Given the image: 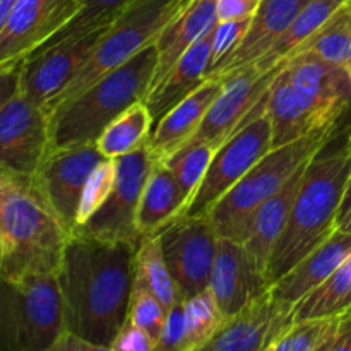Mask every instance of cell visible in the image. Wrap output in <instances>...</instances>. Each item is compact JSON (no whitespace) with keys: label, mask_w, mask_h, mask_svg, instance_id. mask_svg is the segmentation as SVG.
Masks as SVG:
<instances>
[{"label":"cell","mask_w":351,"mask_h":351,"mask_svg":"<svg viewBox=\"0 0 351 351\" xmlns=\"http://www.w3.org/2000/svg\"><path fill=\"white\" fill-rule=\"evenodd\" d=\"M153 130V117L146 103L139 101L117 117L96 141V146L108 160L134 153L147 144Z\"/></svg>","instance_id":"cell-30"},{"label":"cell","mask_w":351,"mask_h":351,"mask_svg":"<svg viewBox=\"0 0 351 351\" xmlns=\"http://www.w3.org/2000/svg\"><path fill=\"white\" fill-rule=\"evenodd\" d=\"M250 21H226V23H216V26L213 27V55H211V69L215 65H218L219 62H223L225 58H228L233 51L237 50V47L240 45V41L245 36L247 29L250 26ZM209 69V71H211Z\"/></svg>","instance_id":"cell-38"},{"label":"cell","mask_w":351,"mask_h":351,"mask_svg":"<svg viewBox=\"0 0 351 351\" xmlns=\"http://www.w3.org/2000/svg\"><path fill=\"white\" fill-rule=\"evenodd\" d=\"M184 312L185 329H187V336L192 350L202 345L218 329V326L225 319L221 312H219L209 288L202 291V293L195 295V297L184 300Z\"/></svg>","instance_id":"cell-33"},{"label":"cell","mask_w":351,"mask_h":351,"mask_svg":"<svg viewBox=\"0 0 351 351\" xmlns=\"http://www.w3.org/2000/svg\"><path fill=\"white\" fill-rule=\"evenodd\" d=\"M19 67L0 69V110L19 93Z\"/></svg>","instance_id":"cell-42"},{"label":"cell","mask_w":351,"mask_h":351,"mask_svg":"<svg viewBox=\"0 0 351 351\" xmlns=\"http://www.w3.org/2000/svg\"><path fill=\"white\" fill-rule=\"evenodd\" d=\"M139 242H105L71 235L58 271L65 329L112 346L127 321Z\"/></svg>","instance_id":"cell-1"},{"label":"cell","mask_w":351,"mask_h":351,"mask_svg":"<svg viewBox=\"0 0 351 351\" xmlns=\"http://www.w3.org/2000/svg\"><path fill=\"white\" fill-rule=\"evenodd\" d=\"M329 351H351V315H341Z\"/></svg>","instance_id":"cell-43"},{"label":"cell","mask_w":351,"mask_h":351,"mask_svg":"<svg viewBox=\"0 0 351 351\" xmlns=\"http://www.w3.org/2000/svg\"><path fill=\"white\" fill-rule=\"evenodd\" d=\"M115 185V160H105L93 170L82 191L77 211V226L88 221L108 199ZM75 226V228H77Z\"/></svg>","instance_id":"cell-36"},{"label":"cell","mask_w":351,"mask_h":351,"mask_svg":"<svg viewBox=\"0 0 351 351\" xmlns=\"http://www.w3.org/2000/svg\"><path fill=\"white\" fill-rule=\"evenodd\" d=\"M308 163L298 168L276 194H273L266 202H263V206L257 209L252 223H250L249 235H247L243 245H245L247 252L250 254L254 263L257 264V267L266 276L271 254H273L274 247H276L278 240H280L281 233L287 226Z\"/></svg>","instance_id":"cell-23"},{"label":"cell","mask_w":351,"mask_h":351,"mask_svg":"<svg viewBox=\"0 0 351 351\" xmlns=\"http://www.w3.org/2000/svg\"><path fill=\"white\" fill-rule=\"evenodd\" d=\"M351 208V175H350V180H348V185H346V191H345V195H343V202H341V208H339V215H338V221L343 218V216L348 213V209ZM338 221H336V225H338Z\"/></svg>","instance_id":"cell-46"},{"label":"cell","mask_w":351,"mask_h":351,"mask_svg":"<svg viewBox=\"0 0 351 351\" xmlns=\"http://www.w3.org/2000/svg\"><path fill=\"white\" fill-rule=\"evenodd\" d=\"M311 51L326 62L348 67L351 62V7L350 2L343 5L317 33L312 34L304 45L297 48L290 57ZM288 57V58H290Z\"/></svg>","instance_id":"cell-31"},{"label":"cell","mask_w":351,"mask_h":351,"mask_svg":"<svg viewBox=\"0 0 351 351\" xmlns=\"http://www.w3.org/2000/svg\"><path fill=\"white\" fill-rule=\"evenodd\" d=\"M341 317L293 322L274 341L273 351H314L336 332Z\"/></svg>","instance_id":"cell-34"},{"label":"cell","mask_w":351,"mask_h":351,"mask_svg":"<svg viewBox=\"0 0 351 351\" xmlns=\"http://www.w3.org/2000/svg\"><path fill=\"white\" fill-rule=\"evenodd\" d=\"M134 287L144 288L154 295L168 312L175 304L182 302L177 285L165 263L158 235L143 237L139 242L134 263Z\"/></svg>","instance_id":"cell-29"},{"label":"cell","mask_w":351,"mask_h":351,"mask_svg":"<svg viewBox=\"0 0 351 351\" xmlns=\"http://www.w3.org/2000/svg\"><path fill=\"white\" fill-rule=\"evenodd\" d=\"M341 132L343 129L326 130L302 137L274 147L257 161L209 211L208 218L219 239L245 242L254 215L263 202L276 194L298 168L314 160Z\"/></svg>","instance_id":"cell-5"},{"label":"cell","mask_w":351,"mask_h":351,"mask_svg":"<svg viewBox=\"0 0 351 351\" xmlns=\"http://www.w3.org/2000/svg\"><path fill=\"white\" fill-rule=\"evenodd\" d=\"M81 9V0H17L0 34V69H14L60 33Z\"/></svg>","instance_id":"cell-15"},{"label":"cell","mask_w":351,"mask_h":351,"mask_svg":"<svg viewBox=\"0 0 351 351\" xmlns=\"http://www.w3.org/2000/svg\"><path fill=\"white\" fill-rule=\"evenodd\" d=\"M16 3L17 0H0V34H2L3 27L9 23V17L12 14Z\"/></svg>","instance_id":"cell-44"},{"label":"cell","mask_w":351,"mask_h":351,"mask_svg":"<svg viewBox=\"0 0 351 351\" xmlns=\"http://www.w3.org/2000/svg\"><path fill=\"white\" fill-rule=\"evenodd\" d=\"M221 89V79L208 77L192 95L182 99L160 122L154 123L147 141L154 161H167L195 136Z\"/></svg>","instance_id":"cell-20"},{"label":"cell","mask_w":351,"mask_h":351,"mask_svg":"<svg viewBox=\"0 0 351 351\" xmlns=\"http://www.w3.org/2000/svg\"><path fill=\"white\" fill-rule=\"evenodd\" d=\"M158 237L182 300L208 290L219 240L211 219L208 216L177 218Z\"/></svg>","instance_id":"cell-12"},{"label":"cell","mask_w":351,"mask_h":351,"mask_svg":"<svg viewBox=\"0 0 351 351\" xmlns=\"http://www.w3.org/2000/svg\"><path fill=\"white\" fill-rule=\"evenodd\" d=\"M307 2L308 0H263L237 50L215 65L208 72V77H225L259 60L288 29Z\"/></svg>","instance_id":"cell-19"},{"label":"cell","mask_w":351,"mask_h":351,"mask_svg":"<svg viewBox=\"0 0 351 351\" xmlns=\"http://www.w3.org/2000/svg\"><path fill=\"white\" fill-rule=\"evenodd\" d=\"M2 257H3V242H2V237H0V263H2Z\"/></svg>","instance_id":"cell-49"},{"label":"cell","mask_w":351,"mask_h":351,"mask_svg":"<svg viewBox=\"0 0 351 351\" xmlns=\"http://www.w3.org/2000/svg\"><path fill=\"white\" fill-rule=\"evenodd\" d=\"M50 151V115L17 93L0 110V167L34 177Z\"/></svg>","instance_id":"cell-13"},{"label":"cell","mask_w":351,"mask_h":351,"mask_svg":"<svg viewBox=\"0 0 351 351\" xmlns=\"http://www.w3.org/2000/svg\"><path fill=\"white\" fill-rule=\"evenodd\" d=\"M266 113L273 130V149L295 143L302 137L319 134L307 110L298 101L290 81L285 75L283 67L280 69L266 93Z\"/></svg>","instance_id":"cell-26"},{"label":"cell","mask_w":351,"mask_h":351,"mask_svg":"<svg viewBox=\"0 0 351 351\" xmlns=\"http://www.w3.org/2000/svg\"><path fill=\"white\" fill-rule=\"evenodd\" d=\"M154 160L147 144L134 153L115 158V185L105 204L72 235L105 242H141L137 230V209Z\"/></svg>","instance_id":"cell-10"},{"label":"cell","mask_w":351,"mask_h":351,"mask_svg":"<svg viewBox=\"0 0 351 351\" xmlns=\"http://www.w3.org/2000/svg\"><path fill=\"white\" fill-rule=\"evenodd\" d=\"M189 2L191 0H134L103 33L93 53L62 95L55 99L50 112L57 105L84 91L101 75L136 57L141 50L156 43L165 27L187 7Z\"/></svg>","instance_id":"cell-7"},{"label":"cell","mask_w":351,"mask_h":351,"mask_svg":"<svg viewBox=\"0 0 351 351\" xmlns=\"http://www.w3.org/2000/svg\"><path fill=\"white\" fill-rule=\"evenodd\" d=\"M336 228L345 230V232H350L351 233V208L348 209V213H346V215L343 216L341 219H339L338 225H336Z\"/></svg>","instance_id":"cell-47"},{"label":"cell","mask_w":351,"mask_h":351,"mask_svg":"<svg viewBox=\"0 0 351 351\" xmlns=\"http://www.w3.org/2000/svg\"><path fill=\"white\" fill-rule=\"evenodd\" d=\"M350 7H351V0H350Z\"/></svg>","instance_id":"cell-53"},{"label":"cell","mask_w":351,"mask_h":351,"mask_svg":"<svg viewBox=\"0 0 351 351\" xmlns=\"http://www.w3.org/2000/svg\"><path fill=\"white\" fill-rule=\"evenodd\" d=\"M108 26L93 31L58 33L19 65V93L50 112L79 69L84 65Z\"/></svg>","instance_id":"cell-9"},{"label":"cell","mask_w":351,"mask_h":351,"mask_svg":"<svg viewBox=\"0 0 351 351\" xmlns=\"http://www.w3.org/2000/svg\"><path fill=\"white\" fill-rule=\"evenodd\" d=\"M216 26V24H215ZM213 29H209L194 47L189 48L180 60L149 89L144 98L154 123L160 122L173 106L195 91L208 77L213 55Z\"/></svg>","instance_id":"cell-22"},{"label":"cell","mask_w":351,"mask_h":351,"mask_svg":"<svg viewBox=\"0 0 351 351\" xmlns=\"http://www.w3.org/2000/svg\"><path fill=\"white\" fill-rule=\"evenodd\" d=\"M177 180L163 161H154L137 209V230L141 237L158 235L173 221L185 206Z\"/></svg>","instance_id":"cell-25"},{"label":"cell","mask_w":351,"mask_h":351,"mask_svg":"<svg viewBox=\"0 0 351 351\" xmlns=\"http://www.w3.org/2000/svg\"><path fill=\"white\" fill-rule=\"evenodd\" d=\"M65 331L55 274L7 280L0 274V351H45Z\"/></svg>","instance_id":"cell-6"},{"label":"cell","mask_w":351,"mask_h":351,"mask_svg":"<svg viewBox=\"0 0 351 351\" xmlns=\"http://www.w3.org/2000/svg\"><path fill=\"white\" fill-rule=\"evenodd\" d=\"M326 147L308 163L290 218L271 254L267 266L271 287L336 230L351 175V149L346 139L336 149L326 151Z\"/></svg>","instance_id":"cell-2"},{"label":"cell","mask_w":351,"mask_h":351,"mask_svg":"<svg viewBox=\"0 0 351 351\" xmlns=\"http://www.w3.org/2000/svg\"><path fill=\"white\" fill-rule=\"evenodd\" d=\"M218 23L216 0H191L156 40L158 67L153 86ZM151 86V88H153Z\"/></svg>","instance_id":"cell-24"},{"label":"cell","mask_w":351,"mask_h":351,"mask_svg":"<svg viewBox=\"0 0 351 351\" xmlns=\"http://www.w3.org/2000/svg\"><path fill=\"white\" fill-rule=\"evenodd\" d=\"M167 317L168 311L161 305V302L154 295H151L144 288L132 287L129 312H127V322L141 328L158 341L161 335H163Z\"/></svg>","instance_id":"cell-35"},{"label":"cell","mask_w":351,"mask_h":351,"mask_svg":"<svg viewBox=\"0 0 351 351\" xmlns=\"http://www.w3.org/2000/svg\"><path fill=\"white\" fill-rule=\"evenodd\" d=\"M158 67L156 43L101 75L50 112V149L96 144L103 130L127 108L144 101Z\"/></svg>","instance_id":"cell-3"},{"label":"cell","mask_w":351,"mask_h":351,"mask_svg":"<svg viewBox=\"0 0 351 351\" xmlns=\"http://www.w3.org/2000/svg\"><path fill=\"white\" fill-rule=\"evenodd\" d=\"M216 151H218V146L209 143L185 144L173 156L163 161L168 167V170L171 171L175 180H177L178 187H180L182 194H184L187 202L194 195V192L197 191L199 184H201L202 177H204L206 170H208L209 163L213 161Z\"/></svg>","instance_id":"cell-32"},{"label":"cell","mask_w":351,"mask_h":351,"mask_svg":"<svg viewBox=\"0 0 351 351\" xmlns=\"http://www.w3.org/2000/svg\"><path fill=\"white\" fill-rule=\"evenodd\" d=\"M350 0H308L304 9L291 21L288 29L278 38L266 55L254 62V65L264 74L283 65L300 45L317 33Z\"/></svg>","instance_id":"cell-27"},{"label":"cell","mask_w":351,"mask_h":351,"mask_svg":"<svg viewBox=\"0 0 351 351\" xmlns=\"http://www.w3.org/2000/svg\"><path fill=\"white\" fill-rule=\"evenodd\" d=\"M283 72L319 132L343 129L351 112V79L345 67L305 51L288 58Z\"/></svg>","instance_id":"cell-11"},{"label":"cell","mask_w":351,"mask_h":351,"mask_svg":"<svg viewBox=\"0 0 351 351\" xmlns=\"http://www.w3.org/2000/svg\"><path fill=\"white\" fill-rule=\"evenodd\" d=\"M45 351H113L110 346L96 345V343L82 339L81 336L65 329L57 339L50 345V348Z\"/></svg>","instance_id":"cell-41"},{"label":"cell","mask_w":351,"mask_h":351,"mask_svg":"<svg viewBox=\"0 0 351 351\" xmlns=\"http://www.w3.org/2000/svg\"><path fill=\"white\" fill-rule=\"evenodd\" d=\"M283 65L264 74L256 65L250 64L225 77H218L223 81L221 93L208 110L195 136L187 144L209 143L218 147L221 146L239 129L261 96L269 89Z\"/></svg>","instance_id":"cell-17"},{"label":"cell","mask_w":351,"mask_h":351,"mask_svg":"<svg viewBox=\"0 0 351 351\" xmlns=\"http://www.w3.org/2000/svg\"><path fill=\"white\" fill-rule=\"evenodd\" d=\"M105 160L96 144L50 149L33 177L34 185L69 233L77 226V211L89 175Z\"/></svg>","instance_id":"cell-14"},{"label":"cell","mask_w":351,"mask_h":351,"mask_svg":"<svg viewBox=\"0 0 351 351\" xmlns=\"http://www.w3.org/2000/svg\"><path fill=\"white\" fill-rule=\"evenodd\" d=\"M293 324V311L283 307L269 290L232 317L192 351H261L274 345Z\"/></svg>","instance_id":"cell-16"},{"label":"cell","mask_w":351,"mask_h":351,"mask_svg":"<svg viewBox=\"0 0 351 351\" xmlns=\"http://www.w3.org/2000/svg\"><path fill=\"white\" fill-rule=\"evenodd\" d=\"M134 0H81L77 16L60 31V33H77L93 31L110 26Z\"/></svg>","instance_id":"cell-37"},{"label":"cell","mask_w":351,"mask_h":351,"mask_svg":"<svg viewBox=\"0 0 351 351\" xmlns=\"http://www.w3.org/2000/svg\"><path fill=\"white\" fill-rule=\"evenodd\" d=\"M261 351H273V345L267 346V348H264V350H261Z\"/></svg>","instance_id":"cell-51"},{"label":"cell","mask_w":351,"mask_h":351,"mask_svg":"<svg viewBox=\"0 0 351 351\" xmlns=\"http://www.w3.org/2000/svg\"><path fill=\"white\" fill-rule=\"evenodd\" d=\"M266 93L247 113L239 129L218 147L197 191L189 199L177 218L208 216L213 206L257 161L263 160L273 149V130H271L269 117L266 113Z\"/></svg>","instance_id":"cell-8"},{"label":"cell","mask_w":351,"mask_h":351,"mask_svg":"<svg viewBox=\"0 0 351 351\" xmlns=\"http://www.w3.org/2000/svg\"><path fill=\"white\" fill-rule=\"evenodd\" d=\"M263 0H216L218 23L226 21H247L256 16Z\"/></svg>","instance_id":"cell-40"},{"label":"cell","mask_w":351,"mask_h":351,"mask_svg":"<svg viewBox=\"0 0 351 351\" xmlns=\"http://www.w3.org/2000/svg\"><path fill=\"white\" fill-rule=\"evenodd\" d=\"M335 335H336V332H335ZM335 335H332L331 338H328V339H326V341L322 343V345H319L317 348H315L314 351H329V346H331V343H332V338H335Z\"/></svg>","instance_id":"cell-48"},{"label":"cell","mask_w":351,"mask_h":351,"mask_svg":"<svg viewBox=\"0 0 351 351\" xmlns=\"http://www.w3.org/2000/svg\"><path fill=\"white\" fill-rule=\"evenodd\" d=\"M0 274L21 280L31 274L57 276L71 233L51 211L33 177L14 175L0 209Z\"/></svg>","instance_id":"cell-4"},{"label":"cell","mask_w":351,"mask_h":351,"mask_svg":"<svg viewBox=\"0 0 351 351\" xmlns=\"http://www.w3.org/2000/svg\"><path fill=\"white\" fill-rule=\"evenodd\" d=\"M158 341L146 331L125 321L112 343L113 351H154Z\"/></svg>","instance_id":"cell-39"},{"label":"cell","mask_w":351,"mask_h":351,"mask_svg":"<svg viewBox=\"0 0 351 351\" xmlns=\"http://www.w3.org/2000/svg\"><path fill=\"white\" fill-rule=\"evenodd\" d=\"M12 178L14 173H10V171L3 170V168L0 167V209H2L3 201H5V195L7 192H9L10 184H12Z\"/></svg>","instance_id":"cell-45"},{"label":"cell","mask_w":351,"mask_h":351,"mask_svg":"<svg viewBox=\"0 0 351 351\" xmlns=\"http://www.w3.org/2000/svg\"><path fill=\"white\" fill-rule=\"evenodd\" d=\"M271 288L245 245L228 239L218 240L209 291L223 317H232Z\"/></svg>","instance_id":"cell-18"},{"label":"cell","mask_w":351,"mask_h":351,"mask_svg":"<svg viewBox=\"0 0 351 351\" xmlns=\"http://www.w3.org/2000/svg\"><path fill=\"white\" fill-rule=\"evenodd\" d=\"M346 71H348V75H350V79H351V62L348 64V67H346Z\"/></svg>","instance_id":"cell-50"},{"label":"cell","mask_w":351,"mask_h":351,"mask_svg":"<svg viewBox=\"0 0 351 351\" xmlns=\"http://www.w3.org/2000/svg\"><path fill=\"white\" fill-rule=\"evenodd\" d=\"M351 308V256L293 307V322L341 317Z\"/></svg>","instance_id":"cell-28"},{"label":"cell","mask_w":351,"mask_h":351,"mask_svg":"<svg viewBox=\"0 0 351 351\" xmlns=\"http://www.w3.org/2000/svg\"><path fill=\"white\" fill-rule=\"evenodd\" d=\"M345 315H351V308H350V311L348 312H346V314Z\"/></svg>","instance_id":"cell-52"},{"label":"cell","mask_w":351,"mask_h":351,"mask_svg":"<svg viewBox=\"0 0 351 351\" xmlns=\"http://www.w3.org/2000/svg\"><path fill=\"white\" fill-rule=\"evenodd\" d=\"M351 256V233L336 228L324 243L312 250L297 266L273 283V297L283 307L293 311L295 305L324 283Z\"/></svg>","instance_id":"cell-21"}]
</instances>
